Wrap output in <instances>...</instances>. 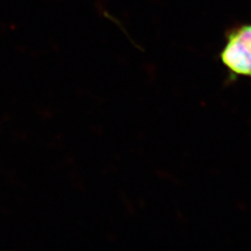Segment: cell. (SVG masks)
<instances>
[{
	"label": "cell",
	"mask_w": 251,
	"mask_h": 251,
	"mask_svg": "<svg viewBox=\"0 0 251 251\" xmlns=\"http://www.w3.org/2000/svg\"><path fill=\"white\" fill-rule=\"evenodd\" d=\"M221 61L233 75L251 79V24L236 27L227 34Z\"/></svg>",
	"instance_id": "cell-1"
}]
</instances>
